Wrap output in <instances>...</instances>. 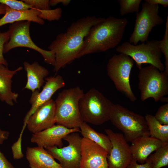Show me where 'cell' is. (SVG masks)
<instances>
[{"mask_svg": "<svg viewBox=\"0 0 168 168\" xmlns=\"http://www.w3.org/2000/svg\"><path fill=\"white\" fill-rule=\"evenodd\" d=\"M108 155L101 146L82 137L80 168H108Z\"/></svg>", "mask_w": 168, "mask_h": 168, "instance_id": "cell-13", "label": "cell"}, {"mask_svg": "<svg viewBox=\"0 0 168 168\" xmlns=\"http://www.w3.org/2000/svg\"><path fill=\"white\" fill-rule=\"evenodd\" d=\"M23 65L27 77L24 89L29 90L32 92L36 90L40 91L45 82V78L49 74V71L36 61L32 63L25 61Z\"/></svg>", "mask_w": 168, "mask_h": 168, "instance_id": "cell-20", "label": "cell"}, {"mask_svg": "<svg viewBox=\"0 0 168 168\" xmlns=\"http://www.w3.org/2000/svg\"><path fill=\"white\" fill-rule=\"evenodd\" d=\"M145 118L150 136L163 142H168V125L160 124L154 116L147 114Z\"/></svg>", "mask_w": 168, "mask_h": 168, "instance_id": "cell-23", "label": "cell"}, {"mask_svg": "<svg viewBox=\"0 0 168 168\" xmlns=\"http://www.w3.org/2000/svg\"><path fill=\"white\" fill-rule=\"evenodd\" d=\"M104 131L112 145L107 156L108 168H126L133 157L123 134L115 133L110 129H105Z\"/></svg>", "mask_w": 168, "mask_h": 168, "instance_id": "cell-12", "label": "cell"}, {"mask_svg": "<svg viewBox=\"0 0 168 168\" xmlns=\"http://www.w3.org/2000/svg\"><path fill=\"white\" fill-rule=\"evenodd\" d=\"M123 133L127 142L141 137L150 136L145 118L118 104H114L110 119Z\"/></svg>", "mask_w": 168, "mask_h": 168, "instance_id": "cell-5", "label": "cell"}, {"mask_svg": "<svg viewBox=\"0 0 168 168\" xmlns=\"http://www.w3.org/2000/svg\"><path fill=\"white\" fill-rule=\"evenodd\" d=\"M23 68L20 66L14 70H10L7 66L0 65V100L12 106L17 102L18 94L12 90V79L13 76Z\"/></svg>", "mask_w": 168, "mask_h": 168, "instance_id": "cell-19", "label": "cell"}, {"mask_svg": "<svg viewBox=\"0 0 168 168\" xmlns=\"http://www.w3.org/2000/svg\"><path fill=\"white\" fill-rule=\"evenodd\" d=\"M9 35L8 31L0 32V65L7 66L8 64L4 57L3 49L4 45L9 40Z\"/></svg>", "mask_w": 168, "mask_h": 168, "instance_id": "cell-30", "label": "cell"}, {"mask_svg": "<svg viewBox=\"0 0 168 168\" xmlns=\"http://www.w3.org/2000/svg\"><path fill=\"white\" fill-rule=\"evenodd\" d=\"M131 142L130 147L133 157L137 162L143 164L152 152L167 142L149 136L138 138Z\"/></svg>", "mask_w": 168, "mask_h": 168, "instance_id": "cell-17", "label": "cell"}, {"mask_svg": "<svg viewBox=\"0 0 168 168\" xmlns=\"http://www.w3.org/2000/svg\"><path fill=\"white\" fill-rule=\"evenodd\" d=\"M0 3L4 4L12 9L17 11H26L33 8L31 5L22 0H0Z\"/></svg>", "mask_w": 168, "mask_h": 168, "instance_id": "cell-28", "label": "cell"}, {"mask_svg": "<svg viewBox=\"0 0 168 168\" xmlns=\"http://www.w3.org/2000/svg\"><path fill=\"white\" fill-rule=\"evenodd\" d=\"M84 93L83 90L78 86L65 89L58 93L55 101L57 124L70 129L79 128L83 121L79 103Z\"/></svg>", "mask_w": 168, "mask_h": 168, "instance_id": "cell-3", "label": "cell"}, {"mask_svg": "<svg viewBox=\"0 0 168 168\" xmlns=\"http://www.w3.org/2000/svg\"><path fill=\"white\" fill-rule=\"evenodd\" d=\"M141 0H119L120 7V14L121 16L129 13L139 12Z\"/></svg>", "mask_w": 168, "mask_h": 168, "instance_id": "cell-25", "label": "cell"}, {"mask_svg": "<svg viewBox=\"0 0 168 168\" xmlns=\"http://www.w3.org/2000/svg\"><path fill=\"white\" fill-rule=\"evenodd\" d=\"M159 5H152L145 2L140 11L136 13L133 31L129 42L137 45L139 42L144 43L153 28L163 24L164 21L159 15Z\"/></svg>", "mask_w": 168, "mask_h": 168, "instance_id": "cell-10", "label": "cell"}, {"mask_svg": "<svg viewBox=\"0 0 168 168\" xmlns=\"http://www.w3.org/2000/svg\"><path fill=\"white\" fill-rule=\"evenodd\" d=\"M55 101L51 99L39 106L30 116L26 123L28 130L33 133L49 128L56 123Z\"/></svg>", "mask_w": 168, "mask_h": 168, "instance_id": "cell-15", "label": "cell"}, {"mask_svg": "<svg viewBox=\"0 0 168 168\" xmlns=\"http://www.w3.org/2000/svg\"><path fill=\"white\" fill-rule=\"evenodd\" d=\"M138 77L142 101L152 98L157 102L168 94V76L155 67L150 65L142 68Z\"/></svg>", "mask_w": 168, "mask_h": 168, "instance_id": "cell-6", "label": "cell"}, {"mask_svg": "<svg viewBox=\"0 0 168 168\" xmlns=\"http://www.w3.org/2000/svg\"><path fill=\"white\" fill-rule=\"evenodd\" d=\"M22 135H20L19 137L16 142L12 146L13 158L14 159H20L23 157L21 148V138Z\"/></svg>", "mask_w": 168, "mask_h": 168, "instance_id": "cell-32", "label": "cell"}, {"mask_svg": "<svg viewBox=\"0 0 168 168\" xmlns=\"http://www.w3.org/2000/svg\"><path fill=\"white\" fill-rule=\"evenodd\" d=\"M105 19L95 16L83 17L72 22L65 32L57 35L48 47L55 55L54 72H57L77 59L90 29Z\"/></svg>", "mask_w": 168, "mask_h": 168, "instance_id": "cell-1", "label": "cell"}, {"mask_svg": "<svg viewBox=\"0 0 168 168\" xmlns=\"http://www.w3.org/2000/svg\"><path fill=\"white\" fill-rule=\"evenodd\" d=\"M39 11L40 13L38 16L44 20H47L49 21H58L62 15V11L60 7L53 9Z\"/></svg>", "mask_w": 168, "mask_h": 168, "instance_id": "cell-27", "label": "cell"}, {"mask_svg": "<svg viewBox=\"0 0 168 168\" xmlns=\"http://www.w3.org/2000/svg\"><path fill=\"white\" fill-rule=\"evenodd\" d=\"M82 138L77 132L71 133L63 139L68 142V146L45 149L59 162L63 168H80Z\"/></svg>", "mask_w": 168, "mask_h": 168, "instance_id": "cell-11", "label": "cell"}, {"mask_svg": "<svg viewBox=\"0 0 168 168\" xmlns=\"http://www.w3.org/2000/svg\"><path fill=\"white\" fill-rule=\"evenodd\" d=\"M128 23L126 18L109 16L93 25L84 38L83 47L77 59L116 47L122 39Z\"/></svg>", "mask_w": 168, "mask_h": 168, "instance_id": "cell-2", "label": "cell"}, {"mask_svg": "<svg viewBox=\"0 0 168 168\" xmlns=\"http://www.w3.org/2000/svg\"><path fill=\"white\" fill-rule=\"evenodd\" d=\"M71 1L70 0H50L49 1V4L50 6L53 7L61 3L64 6H67L69 4Z\"/></svg>", "mask_w": 168, "mask_h": 168, "instance_id": "cell-36", "label": "cell"}, {"mask_svg": "<svg viewBox=\"0 0 168 168\" xmlns=\"http://www.w3.org/2000/svg\"><path fill=\"white\" fill-rule=\"evenodd\" d=\"M114 104L97 89H91L84 93L79 101L82 121L97 125L110 120Z\"/></svg>", "mask_w": 168, "mask_h": 168, "instance_id": "cell-4", "label": "cell"}, {"mask_svg": "<svg viewBox=\"0 0 168 168\" xmlns=\"http://www.w3.org/2000/svg\"><path fill=\"white\" fill-rule=\"evenodd\" d=\"M26 156L30 168H63L42 147H27Z\"/></svg>", "mask_w": 168, "mask_h": 168, "instance_id": "cell-18", "label": "cell"}, {"mask_svg": "<svg viewBox=\"0 0 168 168\" xmlns=\"http://www.w3.org/2000/svg\"><path fill=\"white\" fill-rule=\"evenodd\" d=\"M147 158L152 168H161L168 165V142L165 143Z\"/></svg>", "mask_w": 168, "mask_h": 168, "instance_id": "cell-24", "label": "cell"}, {"mask_svg": "<svg viewBox=\"0 0 168 168\" xmlns=\"http://www.w3.org/2000/svg\"><path fill=\"white\" fill-rule=\"evenodd\" d=\"M165 30L163 39L159 41V48L165 58V68L163 72L168 76V16L165 25Z\"/></svg>", "mask_w": 168, "mask_h": 168, "instance_id": "cell-26", "label": "cell"}, {"mask_svg": "<svg viewBox=\"0 0 168 168\" xmlns=\"http://www.w3.org/2000/svg\"><path fill=\"white\" fill-rule=\"evenodd\" d=\"M45 80V84L40 92L36 90L32 92L30 100L31 106L24 119L22 128H25L28 118L35 111L39 106L51 99L54 94L65 85L63 78L59 75L47 77Z\"/></svg>", "mask_w": 168, "mask_h": 168, "instance_id": "cell-14", "label": "cell"}, {"mask_svg": "<svg viewBox=\"0 0 168 168\" xmlns=\"http://www.w3.org/2000/svg\"><path fill=\"white\" fill-rule=\"evenodd\" d=\"M26 3L31 5L33 8L39 10H48L51 9L49 0H22Z\"/></svg>", "mask_w": 168, "mask_h": 168, "instance_id": "cell-31", "label": "cell"}, {"mask_svg": "<svg viewBox=\"0 0 168 168\" xmlns=\"http://www.w3.org/2000/svg\"><path fill=\"white\" fill-rule=\"evenodd\" d=\"M40 13L39 10L34 8L20 11L12 9L7 6L5 14L0 19V27L7 24H12L21 21H32L43 25L44 21L38 16Z\"/></svg>", "mask_w": 168, "mask_h": 168, "instance_id": "cell-21", "label": "cell"}, {"mask_svg": "<svg viewBox=\"0 0 168 168\" xmlns=\"http://www.w3.org/2000/svg\"><path fill=\"white\" fill-rule=\"evenodd\" d=\"M126 168H152L149 162L147 160L143 164H139L134 158H133Z\"/></svg>", "mask_w": 168, "mask_h": 168, "instance_id": "cell-33", "label": "cell"}, {"mask_svg": "<svg viewBox=\"0 0 168 168\" xmlns=\"http://www.w3.org/2000/svg\"><path fill=\"white\" fill-rule=\"evenodd\" d=\"M30 22L27 21H21L10 25L8 30L9 39L4 45L3 54L16 48H28L40 53L46 63L54 66L55 62L54 53L51 50H45L40 48L32 40L30 35Z\"/></svg>", "mask_w": 168, "mask_h": 168, "instance_id": "cell-9", "label": "cell"}, {"mask_svg": "<svg viewBox=\"0 0 168 168\" xmlns=\"http://www.w3.org/2000/svg\"><path fill=\"white\" fill-rule=\"evenodd\" d=\"M80 132L79 128H68L60 125H54L45 130L33 133L30 139L31 142L44 148L54 146L59 148L63 146L62 140L67 135Z\"/></svg>", "mask_w": 168, "mask_h": 168, "instance_id": "cell-16", "label": "cell"}, {"mask_svg": "<svg viewBox=\"0 0 168 168\" xmlns=\"http://www.w3.org/2000/svg\"><path fill=\"white\" fill-rule=\"evenodd\" d=\"M134 63V60L130 57L119 53L114 55L109 59L106 68L107 74L116 89L132 102L137 99L130 83V72Z\"/></svg>", "mask_w": 168, "mask_h": 168, "instance_id": "cell-8", "label": "cell"}, {"mask_svg": "<svg viewBox=\"0 0 168 168\" xmlns=\"http://www.w3.org/2000/svg\"><path fill=\"white\" fill-rule=\"evenodd\" d=\"M9 135L8 132L2 130L0 128V145L2 144L7 139Z\"/></svg>", "mask_w": 168, "mask_h": 168, "instance_id": "cell-37", "label": "cell"}, {"mask_svg": "<svg viewBox=\"0 0 168 168\" xmlns=\"http://www.w3.org/2000/svg\"><path fill=\"white\" fill-rule=\"evenodd\" d=\"M145 2L152 5L160 4L164 7H167L168 6V0H145Z\"/></svg>", "mask_w": 168, "mask_h": 168, "instance_id": "cell-35", "label": "cell"}, {"mask_svg": "<svg viewBox=\"0 0 168 168\" xmlns=\"http://www.w3.org/2000/svg\"><path fill=\"white\" fill-rule=\"evenodd\" d=\"M159 45V40L155 39L147 40L146 44L136 45L125 41L118 46L116 50L117 52L132 58L139 69L142 68V64H149L161 72H163L165 67L161 60L163 54Z\"/></svg>", "mask_w": 168, "mask_h": 168, "instance_id": "cell-7", "label": "cell"}, {"mask_svg": "<svg viewBox=\"0 0 168 168\" xmlns=\"http://www.w3.org/2000/svg\"><path fill=\"white\" fill-rule=\"evenodd\" d=\"M79 128L83 138L89 139L95 142L105 150L108 154L110 153L111 150L112 145L107 135L96 131L84 122L82 123Z\"/></svg>", "mask_w": 168, "mask_h": 168, "instance_id": "cell-22", "label": "cell"}, {"mask_svg": "<svg viewBox=\"0 0 168 168\" xmlns=\"http://www.w3.org/2000/svg\"><path fill=\"white\" fill-rule=\"evenodd\" d=\"M7 6L4 4L0 3V15H4L6 13Z\"/></svg>", "mask_w": 168, "mask_h": 168, "instance_id": "cell-38", "label": "cell"}, {"mask_svg": "<svg viewBox=\"0 0 168 168\" xmlns=\"http://www.w3.org/2000/svg\"><path fill=\"white\" fill-rule=\"evenodd\" d=\"M154 116L161 124L168 125V103L160 106Z\"/></svg>", "mask_w": 168, "mask_h": 168, "instance_id": "cell-29", "label": "cell"}, {"mask_svg": "<svg viewBox=\"0 0 168 168\" xmlns=\"http://www.w3.org/2000/svg\"><path fill=\"white\" fill-rule=\"evenodd\" d=\"M0 168H15L0 150Z\"/></svg>", "mask_w": 168, "mask_h": 168, "instance_id": "cell-34", "label": "cell"}]
</instances>
